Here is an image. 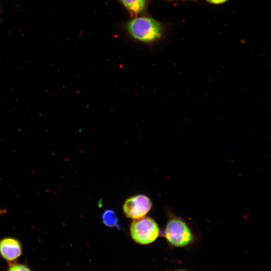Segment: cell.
I'll use <instances>...</instances> for the list:
<instances>
[{"instance_id": "6da1fadb", "label": "cell", "mask_w": 271, "mask_h": 271, "mask_svg": "<svg viewBox=\"0 0 271 271\" xmlns=\"http://www.w3.org/2000/svg\"><path fill=\"white\" fill-rule=\"evenodd\" d=\"M163 235L171 246L177 248L190 247L195 244L197 239L190 225L172 213L169 214Z\"/></svg>"}, {"instance_id": "277c9868", "label": "cell", "mask_w": 271, "mask_h": 271, "mask_svg": "<svg viewBox=\"0 0 271 271\" xmlns=\"http://www.w3.org/2000/svg\"><path fill=\"white\" fill-rule=\"evenodd\" d=\"M152 206V202L149 197L144 194H138L125 201L122 207L123 212L128 218L138 219L145 217Z\"/></svg>"}, {"instance_id": "3957f363", "label": "cell", "mask_w": 271, "mask_h": 271, "mask_svg": "<svg viewBox=\"0 0 271 271\" xmlns=\"http://www.w3.org/2000/svg\"><path fill=\"white\" fill-rule=\"evenodd\" d=\"M132 240L137 243L146 245L154 242L160 235V228L156 221L150 217L134 220L129 226Z\"/></svg>"}, {"instance_id": "7a4b0ae2", "label": "cell", "mask_w": 271, "mask_h": 271, "mask_svg": "<svg viewBox=\"0 0 271 271\" xmlns=\"http://www.w3.org/2000/svg\"><path fill=\"white\" fill-rule=\"evenodd\" d=\"M126 28L134 39L145 43L154 42L162 34V26L157 20L147 17L134 18L129 21Z\"/></svg>"}, {"instance_id": "5b68a950", "label": "cell", "mask_w": 271, "mask_h": 271, "mask_svg": "<svg viewBox=\"0 0 271 271\" xmlns=\"http://www.w3.org/2000/svg\"><path fill=\"white\" fill-rule=\"evenodd\" d=\"M21 241L13 237L0 239V255L8 263L16 261L22 254Z\"/></svg>"}, {"instance_id": "ba28073f", "label": "cell", "mask_w": 271, "mask_h": 271, "mask_svg": "<svg viewBox=\"0 0 271 271\" xmlns=\"http://www.w3.org/2000/svg\"><path fill=\"white\" fill-rule=\"evenodd\" d=\"M9 270H30L29 266L26 263H21L16 261L8 262V268Z\"/></svg>"}, {"instance_id": "9c48e42d", "label": "cell", "mask_w": 271, "mask_h": 271, "mask_svg": "<svg viewBox=\"0 0 271 271\" xmlns=\"http://www.w3.org/2000/svg\"><path fill=\"white\" fill-rule=\"evenodd\" d=\"M209 3H211L213 4H220L223 3L227 1V0H207Z\"/></svg>"}, {"instance_id": "8992f818", "label": "cell", "mask_w": 271, "mask_h": 271, "mask_svg": "<svg viewBox=\"0 0 271 271\" xmlns=\"http://www.w3.org/2000/svg\"><path fill=\"white\" fill-rule=\"evenodd\" d=\"M132 15L141 14L146 8L147 0H118Z\"/></svg>"}, {"instance_id": "52a82bcc", "label": "cell", "mask_w": 271, "mask_h": 271, "mask_svg": "<svg viewBox=\"0 0 271 271\" xmlns=\"http://www.w3.org/2000/svg\"><path fill=\"white\" fill-rule=\"evenodd\" d=\"M103 223L109 227H120L118 216L115 212L112 209H106L102 214Z\"/></svg>"}]
</instances>
